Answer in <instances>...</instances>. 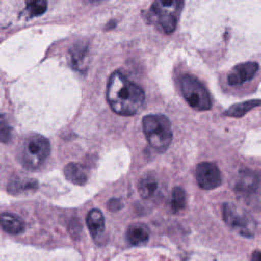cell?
Returning <instances> with one entry per match:
<instances>
[{"mask_svg":"<svg viewBox=\"0 0 261 261\" xmlns=\"http://www.w3.org/2000/svg\"><path fill=\"white\" fill-rule=\"evenodd\" d=\"M251 261H261V251H255L252 255Z\"/></svg>","mask_w":261,"mask_h":261,"instance_id":"22","label":"cell"},{"mask_svg":"<svg viewBox=\"0 0 261 261\" xmlns=\"http://www.w3.org/2000/svg\"><path fill=\"white\" fill-rule=\"evenodd\" d=\"M0 226L8 233L17 234L24 229V222L15 214L2 213L0 214Z\"/></svg>","mask_w":261,"mask_h":261,"instance_id":"11","label":"cell"},{"mask_svg":"<svg viewBox=\"0 0 261 261\" xmlns=\"http://www.w3.org/2000/svg\"><path fill=\"white\" fill-rule=\"evenodd\" d=\"M180 89L188 104L199 111L211 108V99L207 89L193 75L186 74L180 79Z\"/></svg>","mask_w":261,"mask_h":261,"instance_id":"6","label":"cell"},{"mask_svg":"<svg viewBox=\"0 0 261 261\" xmlns=\"http://www.w3.org/2000/svg\"><path fill=\"white\" fill-rule=\"evenodd\" d=\"M88 54V46L87 44L80 42L73 45L69 51L70 64L76 70H83V66L85 64V60Z\"/></svg>","mask_w":261,"mask_h":261,"instance_id":"13","label":"cell"},{"mask_svg":"<svg viewBox=\"0 0 261 261\" xmlns=\"http://www.w3.org/2000/svg\"><path fill=\"white\" fill-rule=\"evenodd\" d=\"M27 10L29 11L30 16L41 15L47 10V1L46 0H28Z\"/></svg>","mask_w":261,"mask_h":261,"instance_id":"19","label":"cell"},{"mask_svg":"<svg viewBox=\"0 0 261 261\" xmlns=\"http://www.w3.org/2000/svg\"><path fill=\"white\" fill-rule=\"evenodd\" d=\"M87 2H90V3H98V2H101V1H104V0H86Z\"/></svg>","mask_w":261,"mask_h":261,"instance_id":"23","label":"cell"},{"mask_svg":"<svg viewBox=\"0 0 261 261\" xmlns=\"http://www.w3.org/2000/svg\"><path fill=\"white\" fill-rule=\"evenodd\" d=\"M196 179L200 188L204 190H213L221 185L220 171L211 162H202L197 165Z\"/></svg>","mask_w":261,"mask_h":261,"instance_id":"8","label":"cell"},{"mask_svg":"<svg viewBox=\"0 0 261 261\" xmlns=\"http://www.w3.org/2000/svg\"><path fill=\"white\" fill-rule=\"evenodd\" d=\"M186 204V194L180 187H175L172 191L171 197V208L173 212H177L185 207Z\"/></svg>","mask_w":261,"mask_h":261,"instance_id":"18","label":"cell"},{"mask_svg":"<svg viewBox=\"0 0 261 261\" xmlns=\"http://www.w3.org/2000/svg\"><path fill=\"white\" fill-rule=\"evenodd\" d=\"M107 206H108V209H109V210H111V211H116V210H118V209L121 208L122 204H121V202H120L118 199H111V200L108 202Z\"/></svg>","mask_w":261,"mask_h":261,"instance_id":"21","label":"cell"},{"mask_svg":"<svg viewBox=\"0 0 261 261\" xmlns=\"http://www.w3.org/2000/svg\"><path fill=\"white\" fill-rule=\"evenodd\" d=\"M64 174L68 181L75 185H84L87 181V174L79 163H68L64 168Z\"/></svg>","mask_w":261,"mask_h":261,"instance_id":"14","label":"cell"},{"mask_svg":"<svg viewBox=\"0 0 261 261\" xmlns=\"http://www.w3.org/2000/svg\"><path fill=\"white\" fill-rule=\"evenodd\" d=\"M158 182L151 176L143 177L138 185V191L143 199H150L157 191Z\"/></svg>","mask_w":261,"mask_h":261,"instance_id":"16","label":"cell"},{"mask_svg":"<svg viewBox=\"0 0 261 261\" xmlns=\"http://www.w3.org/2000/svg\"><path fill=\"white\" fill-rule=\"evenodd\" d=\"M106 96L111 109L122 116L136 114L145 101L143 89L128 81L120 71H114L110 75Z\"/></svg>","mask_w":261,"mask_h":261,"instance_id":"1","label":"cell"},{"mask_svg":"<svg viewBox=\"0 0 261 261\" xmlns=\"http://www.w3.org/2000/svg\"><path fill=\"white\" fill-rule=\"evenodd\" d=\"M234 191L238 198L247 206L261 207V175L251 170L242 171Z\"/></svg>","mask_w":261,"mask_h":261,"instance_id":"5","label":"cell"},{"mask_svg":"<svg viewBox=\"0 0 261 261\" xmlns=\"http://www.w3.org/2000/svg\"><path fill=\"white\" fill-rule=\"evenodd\" d=\"M87 225L94 239H98L105 229V220L102 212L98 209H92L87 216Z\"/></svg>","mask_w":261,"mask_h":261,"instance_id":"12","label":"cell"},{"mask_svg":"<svg viewBox=\"0 0 261 261\" xmlns=\"http://www.w3.org/2000/svg\"><path fill=\"white\" fill-rule=\"evenodd\" d=\"M223 219L232 228L237 229L242 236L251 238L253 237V222L244 213L240 212L236 206L231 203H225L223 205Z\"/></svg>","mask_w":261,"mask_h":261,"instance_id":"7","label":"cell"},{"mask_svg":"<svg viewBox=\"0 0 261 261\" xmlns=\"http://www.w3.org/2000/svg\"><path fill=\"white\" fill-rule=\"evenodd\" d=\"M38 186V182L35 179H14L10 181L8 190L11 193H20L27 190H34Z\"/></svg>","mask_w":261,"mask_h":261,"instance_id":"17","label":"cell"},{"mask_svg":"<svg viewBox=\"0 0 261 261\" xmlns=\"http://www.w3.org/2000/svg\"><path fill=\"white\" fill-rule=\"evenodd\" d=\"M12 137V128L4 114L0 115V142L8 143Z\"/></svg>","mask_w":261,"mask_h":261,"instance_id":"20","label":"cell"},{"mask_svg":"<svg viewBox=\"0 0 261 261\" xmlns=\"http://www.w3.org/2000/svg\"><path fill=\"white\" fill-rule=\"evenodd\" d=\"M149 237V229L143 223H133L126 229V238L132 245L140 246L146 244Z\"/></svg>","mask_w":261,"mask_h":261,"instance_id":"10","label":"cell"},{"mask_svg":"<svg viewBox=\"0 0 261 261\" xmlns=\"http://www.w3.org/2000/svg\"><path fill=\"white\" fill-rule=\"evenodd\" d=\"M184 0H154L151 14L164 33L171 34L176 28Z\"/></svg>","mask_w":261,"mask_h":261,"instance_id":"3","label":"cell"},{"mask_svg":"<svg viewBox=\"0 0 261 261\" xmlns=\"http://www.w3.org/2000/svg\"><path fill=\"white\" fill-rule=\"evenodd\" d=\"M259 69V65L257 62L249 61L236 65L230 72L228 73L227 81L231 86L242 85L250 80H252Z\"/></svg>","mask_w":261,"mask_h":261,"instance_id":"9","label":"cell"},{"mask_svg":"<svg viewBox=\"0 0 261 261\" xmlns=\"http://www.w3.org/2000/svg\"><path fill=\"white\" fill-rule=\"evenodd\" d=\"M260 104H261V100H257V99L245 101L242 103H237L231 105L224 112V114L226 116H231V117H241V116H244L247 112H249L253 108L259 106Z\"/></svg>","mask_w":261,"mask_h":261,"instance_id":"15","label":"cell"},{"mask_svg":"<svg viewBox=\"0 0 261 261\" xmlns=\"http://www.w3.org/2000/svg\"><path fill=\"white\" fill-rule=\"evenodd\" d=\"M49 154V141L41 135H35L23 143L20 151V162L28 169H36L46 161Z\"/></svg>","mask_w":261,"mask_h":261,"instance_id":"4","label":"cell"},{"mask_svg":"<svg viewBox=\"0 0 261 261\" xmlns=\"http://www.w3.org/2000/svg\"><path fill=\"white\" fill-rule=\"evenodd\" d=\"M143 130L149 144L157 151H165L172 141L171 123L163 114H149L142 120Z\"/></svg>","mask_w":261,"mask_h":261,"instance_id":"2","label":"cell"}]
</instances>
